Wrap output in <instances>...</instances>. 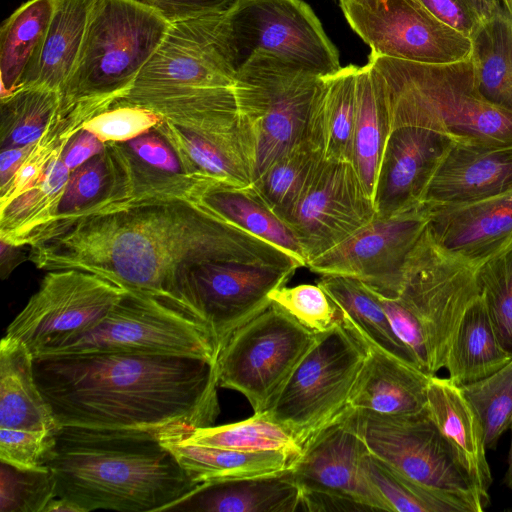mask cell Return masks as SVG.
Returning <instances> with one entry per match:
<instances>
[{"label": "cell", "instance_id": "cell-1", "mask_svg": "<svg viewBox=\"0 0 512 512\" xmlns=\"http://www.w3.org/2000/svg\"><path fill=\"white\" fill-rule=\"evenodd\" d=\"M29 260L45 271L99 275L190 316L180 290L181 276L190 266L238 262L302 267L282 249L177 196L133 198L76 218L37 238L29 246Z\"/></svg>", "mask_w": 512, "mask_h": 512}, {"label": "cell", "instance_id": "cell-2", "mask_svg": "<svg viewBox=\"0 0 512 512\" xmlns=\"http://www.w3.org/2000/svg\"><path fill=\"white\" fill-rule=\"evenodd\" d=\"M33 365L60 427L143 431L164 441L212 426L220 413L216 363L204 359L89 353Z\"/></svg>", "mask_w": 512, "mask_h": 512}, {"label": "cell", "instance_id": "cell-3", "mask_svg": "<svg viewBox=\"0 0 512 512\" xmlns=\"http://www.w3.org/2000/svg\"><path fill=\"white\" fill-rule=\"evenodd\" d=\"M46 467L56 496L79 512L168 511L202 487L157 436L143 431L62 426Z\"/></svg>", "mask_w": 512, "mask_h": 512}, {"label": "cell", "instance_id": "cell-4", "mask_svg": "<svg viewBox=\"0 0 512 512\" xmlns=\"http://www.w3.org/2000/svg\"><path fill=\"white\" fill-rule=\"evenodd\" d=\"M225 10L171 24L124 102L191 126L236 114L237 67Z\"/></svg>", "mask_w": 512, "mask_h": 512}, {"label": "cell", "instance_id": "cell-5", "mask_svg": "<svg viewBox=\"0 0 512 512\" xmlns=\"http://www.w3.org/2000/svg\"><path fill=\"white\" fill-rule=\"evenodd\" d=\"M368 62L381 86L390 132L415 126L457 142L512 144V112L481 95L471 56L449 64H424L370 53Z\"/></svg>", "mask_w": 512, "mask_h": 512}, {"label": "cell", "instance_id": "cell-6", "mask_svg": "<svg viewBox=\"0 0 512 512\" xmlns=\"http://www.w3.org/2000/svg\"><path fill=\"white\" fill-rule=\"evenodd\" d=\"M170 24L137 0H93L61 103L125 96Z\"/></svg>", "mask_w": 512, "mask_h": 512}, {"label": "cell", "instance_id": "cell-7", "mask_svg": "<svg viewBox=\"0 0 512 512\" xmlns=\"http://www.w3.org/2000/svg\"><path fill=\"white\" fill-rule=\"evenodd\" d=\"M320 78L263 52L253 53L237 70L233 91L252 155L253 180L305 140Z\"/></svg>", "mask_w": 512, "mask_h": 512}, {"label": "cell", "instance_id": "cell-8", "mask_svg": "<svg viewBox=\"0 0 512 512\" xmlns=\"http://www.w3.org/2000/svg\"><path fill=\"white\" fill-rule=\"evenodd\" d=\"M353 418L371 455L454 512H481L488 506L426 407L405 414L353 409Z\"/></svg>", "mask_w": 512, "mask_h": 512}, {"label": "cell", "instance_id": "cell-9", "mask_svg": "<svg viewBox=\"0 0 512 512\" xmlns=\"http://www.w3.org/2000/svg\"><path fill=\"white\" fill-rule=\"evenodd\" d=\"M89 353H125L200 358L216 363L208 326L164 302L126 291L91 329L38 351L34 358Z\"/></svg>", "mask_w": 512, "mask_h": 512}, {"label": "cell", "instance_id": "cell-10", "mask_svg": "<svg viewBox=\"0 0 512 512\" xmlns=\"http://www.w3.org/2000/svg\"><path fill=\"white\" fill-rule=\"evenodd\" d=\"M367 353V346L342 320L319 333L267 415L303 449L349 407V397Z\"/></svg>", "mask_w": 512, "mask_h": 512}, {"label": "cell", "instance_id": "cell-11", "mask_svg": "<svg viewBox=\"0 0 512 512\" xmlns=\"http://www.w3.org/2000/svg\"><path fill=\"white\" fill-rule=\"evenodd\" d=\"M317 338V333L271 303L220 349L219 387L241 393L254 413L266 412Z\"/></svg>", "mask_w": 512, "mask_h": 512}, {"label": "cell", "instance_id": "cell-12", "mask_svg": "<svg viewBox=\"0 0 512 512\" xmlns=\"http://www.w3.org/2000/svg\"><path fill=\"white\" fill-rule=\"evenodd\" d=\"M225 16L237 70L255 52L319 77L341 69L337 49L303 0H234Z\"/></svg>", "mask_w": 512, "mask_h": 512}, {"label": "cell", "instance_id": "cell-13", "mask_svg": "<svg viewBox=\"0 0 512 512\" xmlns=\"http://www.w3.org/2000/svg\"><path fill=\"white\" fill-rule=\"evenodd\" d=\"M368 450L350 406L303 447L290 468L301 489V507L321 511H387L363 466Z\"/></svg>", "mask_w": 512, "mask_h": 512}, {"label": "cell", "instance_id": "cell-14", "mask_svg": "<svg viewBox=\"0 0 512 512\" xmlns=\"http://www.w3.org/2000/svg\"><path fill=\"white\" fill-rule=\"evenodd\" d=\"M476 268L440 248L426 228L407 260L398 298L422 325L434 375L445 366L462 315L480 295Z\"/></svg>", "mask_w": 512, "mask_h": 512}, {"label": "cell", "instance_id": "cell-15", "mask_svg": "<svg viewBox=\"0 0 512 512\" xmlns=\"http://www.w3.org/2000/svg\"><path fill=\"white\" fill-rule=\"evenodd\" d=\"M350 27L372 54L424 64L466 60L472 40L418 0H339Z\"/></svg>", "mask_w": 512, "mask_h": 512}, {"label": "cell", "instance_id": "cell-16", "mask_svg": "<svg viewBox=\"0 0 512 512\" xmlns=\"http://www.w3.org/2000/svg\"><path fill=\"white\" fill-rule=\"evenodd\" d=\"M296 267L238 262L190 266L180 290L188 312L211 331L218 353L232 334L270 306V293L294 275Z\"/></svg>", "mask_w": 512, "mask_h": 512}, {"label": "cell", "instance_id": "cell-17", "mask_svg": "<svg viewBox=\"0 0 512 512\" xmlns=\"http://www.w3.org/2000/svg\"><path fill=\"white\" fill-rule=\"evenodd\" d=\"M127 290L90 272L47 271L5 335L38 351L97 325Z\"/></svg>", "mask_w": 512, "mask_h": 512}, {"label": "cell", "instance_id": "cell-18", "mask_svg": "<svg viewBox=\"0 0 512 512\" xmlns=\"http://www.w3.org/2000/svg\"><path fill=\"white\" fill-rule=\"evenodd\" d=\"M375 217L373 199L352 163L321 158L284 221L300 243L307 265Z\"/></svg>", "mask_w": 512, "mask_h": 512}, {"label": "cell", "instance_id": "cell-19", "mask_svg": "<svg viewBox=\"0 0 512 512\" xmlns=\"http://www.w3.org/2000/svg\"><path fill=\"white\" fill-rule=\"evenodd\" d=\"M420 206L390 217L376 216L349 239L309 261L320 275H342L363 282L378 294L398 297L407 260L427 225Z\"/></svg>", "mask_w": 512, "mask_h": 512}, {"label": "cell", "instance_id": "cell-20", "mask_svg": "<svg viewBox=\"0 0 512 512\" xmlns=\"http://www.w3.org/2000/svg\"><path fill=\"white\" fill-rule=\"evenodd\" d=\"M453 139L428 128L404 126L386 140L373 194L378 217H390L421 205L439 162Z\"/></svg>", "mask_w": 512, "mask_h": 512}, {"label": "cell", "instance_id": "cell-21", "mask_svg": "<svg viewBox=\"0 0 512 512\" xmlns=\"http://www.w3.org/2000/svg\"><path fill=\"white\" fill-rule=\"evenodd\" d=\"M426 230L452 256L474 266L512 245V190L455 205H425Z\"/></svg>", "mask_w": 512, "mask_h": 512}, {"label": "cell", "instance_id": "cell-22", "mask_svg": "<svg viewBox=\"0 0 512 512\" xmlns=\"http://www.w3.org/2000/svg\"><path fill=\"white\" fill-rule=\"evenodd\" d=\"M154 129L174 148L188 175L251 185L253 160L238 115L194 126L163 118Z\"/></svg>", "mask_w": 512, "mask_h": 512}, {"label": "cell", "instance_id": "cell-23", "mask_svg": "<svg viewBox=\"0 0 512 512\" xmlns=\"http://www.w3.org/2000/svg\"><path fill=\"white\" fill-rule=\"evenodd\" d=\"M509 190H512V144L453 141L431 177L421 204H463Z\"/></svg>", "mask_w": 512, "mask_h": 512}, {"label": "cell", "instance_id": "cell-24", "mask_svg": "<svg viewBox=\"0 0 512 512\" xmlns=\"http://www.w3.org/2000/svg\"><path fill=\"white\" fill-rule=\"evenodd\" d=\"M427 411L480 495L489 502L492 482L480 420L459 386L432 376L427 387Z\"/></svg>", "mask_w": 512, "mask_h": 512}, {"label": "cell", "instance_id": "cell-25", "mask_svg": "<svg viewBox=\"0 0 512 512\" xmlns=\"http://www.w3.org/2000/svg\"><path fill=\"white\" fill-rule=\"evenodd\" d=\"M367 357L349 397V406L379 414H405L426 407L429 376L389 353L367 345Z\"/></svg>", "mask_w": 512, "mask_h": 512}, {"label": "cell", "instance_id": "cell-26", "mask_svg": "<svg viewBox=\"0 0 512 512\" xmlns=\"http://www.w3.org/2000/svg\"><path fill=\"white\" fill-rule=\"evenodd\" d=\"M191 199L241 230L282 249L306 267V258L294 232L251 186L206 179L196 186Z\"/></svg>", "mask_w": 512, "mask_h": 512}, {"label": "cell", "instance_id": "cell-27", "mask_svg": "<svg viewBox=\"0 0 512 512\" xmlns=\"http://www.w3.org/2000/svg\"><path fill=\"white\" fill-rule=\"evenodd\" d=\"M358 68L355 65L341 67L320 78L305 140L323 159L351 162Z\"/></svg>", "mask_w": 512, "mask_h": 512}, {"label": "cell", "instance_id": "cell-28", "mask_svg": "<svg viewBox=\"0 0 512 512\" xmlns=\"http://www.w3.org/2000/svg\"><path fill=\"white\" fill-rule=\"evenodd\" d=\"M301 489L290 469L202 486L172 510L198 512H294Z\"/></svg>", "mask_w": 512, "mask_h": 512}, {"label": "cell", "instance_id": "cell-29", "mask_svg": "<svg viewBox=\"0 0 512 512\" xmlns=\"http://www.w3.org/2000/svg\"><path fill=\"white\" fill-rule=\"evenodd\" d=\"M34 357L20 341L0 342V427L57 431L60 426L41 393L34 374Z\"/></svg>", "mask_w": 512, "mask_h": 512}, {"label": "cell", "instance_id": "cell-30", "mask_svg": "<svg viewBox=\"0 0 512 512\" xmlns=\"http://www.w3.org/2000/svg\"><path fill=\"white\" fill-rule=\"evenodd\" d=\"M53 10L54 0H29L2 24L0 99L31 84Z\"/></svg>", "mask_w": 512, "mask_h": 512}, {"label": "cell", "instance_id": "cell-31", "mask_svg": "<svg viewBox=\"0 0 512 512\" xmlns=\"http://www.w3.org/2000/svg\"><path fill=\"white\" fill-rule=\"evenodd\" d=\"M188 475L202 486L282 473L300 454L286 451L241 452L196 445L182 439L162 441Z\"/></svg>", "mask_w": 512, "mask_h": 512}, {"label": "cell", "instance_id": "cell-32", "mask_svg": "<svg viewBox=\"0 0 512 512\" xmlns=\"http://www.w3.org/2000/svg\"><path fill=\"white\" fill-rule=\"evenodd\" d=\"M512 360L500 344L485 302L477 296L467 307L453 336L444 368L457 386L486 378Z\"/></svg>", "mask_w": 512, "mask_h": 512}, {"label": "cell", "instance_id": "cell-33", "mask_svg": "<svg viewBox=\"0 0 512 512\" xmlns=\"http://www.w3.org/2000/svg\"><path fill=\"white\" fill-rule=\"evenodd\" d=\"M318 284L339 308L343 324L364 344L377 347L416 368L411 355L394 334L372 289L358 279L342 275H322Z\"/></svg>", "mask_w": 512, "mask_h": 512}, {"label": "cell", "instance_id": "cell-34", "mask_svg": "<svg viewBox=\"0 0 512 512\" xmlns=\"http://www.w3.org/2000/svg\"><path fill=\"white\" fill-rule=\"evenodd\" d=\"M355 97L351 163L373 199L379 164L390 129L381 86L369 62L357 70Z\"/></svg>", "mask_w": 512, "mask_h": 512}, {"label": "cell", "instance_id": "cell-35", "mask_svg": "<svg viewBox=\"0 0 512 512\" xmlns=\"http://www.w3.org/2000/svg\"><path fill=\"white\" fill-rule=\"evenodd\" d=\"M92 4L93 0H54L52 18L29 86L62 94L76 64Z\"/></svg>", "mask_w": 512, "mask_h": 512}, {"label": "cell", "instance_id": "cell-36", "mask_svg": "<svg viewBox=\"0 0 512 512\" xmlns=\"http://www.w3.org/2000/svg\"><path fill=\"white\" fill-rule=\"evenodd\" d=\"M70 173L61 156L56 157L36 182L0 204V240L29 246L52 219Z\"/></svg>", "mask_w": 512, "mask_h": 512}, {"label": "cell", "instance_id": "cell-37", "mask_svg": "<svg viewBox=\"0 0 512 512\" xmlns=\"http://www.w3.org/2000/svg\"><path fill=\"white\" fill-rule=\"evenodd\" d=\"M471 40L479 92L491 104L512 112V16L500 7Z\"/></svg>", "mask_w": 512, "mask_h": 512}, {"label": "cell", "instance_id": "cell-38", "mask_svg": "<svg viewBox=\"0 0 512 512\" xmlns=\"http://www.w3.org/2000/svg\"><path fill=\"white\" fill-rule=\"evenodd\" d=\"M122 200L113 160L105 146L101 153L71 171L52 219L32 243L43 234L76 218L98 212Z\"/></svg>", "mask_w": 512, "mask_h": 512}, {"label": "cell", "instance_id": "cell-39", "mask_svg": "<svg viewBox=\"0 0 512 512\" xmlns=\"http://www.w3.org/2000/svg\"><path fill=\"white\" fill-rule=\"evenodd\" d=\"M0 147L37 142L56 117L61 94L41 86L23 87L1 98Z\"/></svg>", "mask_w": 512, "mask_h": 512}, {"label": "cell", "instance_id": "cell-40", "mask_svg": "<svg viewBox=\"0 0 512 512\" xmlns=\"http://www.w3.org/2000/svg\"><path fill=\"white\" fill-rule=\"evenodd\" d=\"M182 440L241 452H302L296 439L266 412L254 413L248 419L235 423L196 428Z\"/></svg>", "mask_w": 512, "mask_h": 512}, {"label": "cell", "instance_id": "cell-41", "mask_svg": "<svg viewBox=\"0 0 512 512\" xmlns=\"http://www.w3.org/2000/svg\"><path fill=\"white\" fill-rule=\"evenodd\" d=\"M320 159V155L304 140L275 159L250 186L284 220Z\"/></svg>", "mask_w": 512, "mask_h": 512}, {"label": "cell", "instance_id": "cell-42", "mask_svg": "<svg viewBox=\"0 0 512 512\" xmlns=\"http://www.w3.org/2000/svg\"><path fill=\"white\" fill-rule=\"evenodd\" d=\"M459 387L480 420L487 450L494 449L512 424V360L492 375Z\"/></svg>", "mask_w": 512, "mask_h": 512}, {"label": "cell", "instance_id": "cell-43", "mask_svg": "<svg viewBox=\"0 0 512 512\" xmlns=\"http://www.w3.org/2000/svg\"><path fill=\"white\" fill-rule=\"evenodd\" d=\"M476 280L496 336L512 356V245L479 264Z\"/></svg>", "mask_w": 512, "mask_h": 512}, {"label": "cell", "instance_id": "cell-44", "mask_svg": "<svg viewBox=\"0 0 512 512\" xmlns=\"http://www.w3.org/2000/svg\"><path fill=\"white\" fill-rule=\"evenodd\" d=\"M365 473L391 512H454L369 452L364 457Z\"/></svg>", "mask_w": 512, "mask_h": 512}, {"label": "cell", "instance_id": "cell-45", "mask_svg": "<svg viewBox=\"0 0 512 512\" xmlns=\"http://www.w3.org/2000/svg\"><path fill=\"white\" fill-rule=\"evenodd\" d=\"M269 298L271 303L317 334L332 329L341 321L339 308L318 283L284 285L273 290Z\"/></svg>", "mask_w": 512, "mask_h": 512}, {"label": "cell", "instance_id": "cell-46", "mask_svg": "<svg viewBox=\"0 0 512 512\" xmlns=\"http://www.w3.org/2000/svg\"><path fill=\"white\" fill-rule=\"evenodd\" d=\"M0 511L44 512L56 497L54 479L47 469L20 470L1 462Z\"/></svg>", "mask_w": 512, "mask_h": 512}, {"label": "cell", "instance_id": "cell-47", "mask_svg": "<svg viewBox=\"0 0 512 512\" xmlns=\"http://www.w3.org/2000/svg\"><path fill=\"white\" fill-rule=\"evenodd\" d=\"M163 121L153 110L116 99L110 106L89 118L83 128L103 143H123L152 129Z\"/></svg>", "mask_w": 512, "mask_h": 512}, {"label": "cell", "instance_id": "cell-48", "mask_svg": "<svg viewBox=\"0 0 512 512\" xmlns=\"http://www.w3.org/2000/svg\"><path fill=\"white\" fill-rule=\"evenodd\" d=\"M55 432L0 427V461L20 470H44Z\"/></svg>", "mask_w": 512, "mask_h": 512}, {"label": "cell", "instance_id": "cell-49", "mask_svg": "<svg viewBox=\"0 0 512 512\" xmlns=\"http://www.w3.org/2000/svg\"><path fill=\"white\" fill-rule=\"evenodd\" d=\"M376 294L394 334L411 355L415 367L434 376L428 342L419 320L398 297Z\"/></svg>", "mask_w": 512, "mask_h": 512}, {"label": "cell", "instance_id": "cell-50", "mask_svg": "<svg viewBox=\"0 0 512 512\" xmlns=\"http://www.w3.org/2000/svg\"><path fill=\"white\" fill-rule=\"evenodd\" d=\"M447 25L472 37L489 18L481 0H418Z\"/></svg>", "mask_w": 512, "mask_h": 512}, {"label": "cell", "instance_id": "cell-51", "mask_svg": "<svg viewBox=\"0 0 512 512\" xmlns=\"http://www.w3.org/2000/svg\"><path fill=\"white\" fill-rule=\"evenodd\" d=\"M170 25L227 9L234 0H137Z\"/></svg>", "mask_w": 512, "mask_h": 512}, {"label": "cell", "instance_id": "cell-52", "mask_svg": "<svg viewBox=\"0 0 512 512\" xmlns=\"http://www.w3.org/2000/svg\"><path fill=\"white\" fill-rule=\"evenodd\" d=\"M106 144L93 133L82 128L66 144L61 159L72 171L105 149Z\"/></svg>", "mask_w": 512, "mask_h": 512}, {"label": "cell", "instance_id": "cell-53", "mask_svg": "<svg viewBox=\"0 0 512 512\" xmlns=\"http://www.w3.org/2000/svg\"><path fill=\"white\" fill-rule=\"evenodd\" d=\"M33 144L1 149L0 153V190L13 179L19 167L30 153Z\"/></svg>", "mask_w": 512, "mask_h": 512}, {"label": "cell", "instance_id": "cell-54", "mask_svg": "<svg viewBox=\"0 0 512 512\" xmlns=\"http://www.w3.org/2000/svg\"><path fill=\"white\" fill-rule=\"evenodd\" d=\"M24 247L0 240V276L2 280L8 278L24 261L29 260V251L25 252Z\"/></svg>", "mask_w": 512, "mask_h": 512}, {"label": "cell", "instance_id": "cell-55", "mask_svg": "<svg viewBox=\"0 0 512 512\" xmlns=\"http://www.w3.org/2000/svg\"><path fill=\"white\" fill-rule=\"evenodd\" d=\"M44 512H79L76 506L58 496L45 507Z\"/></svg>", "mask_w": 512, "mask_h": 512}, {"label": "cell", "instance_id": "cell-56", "mask_svg": "<svg viewBox=\"0 0 512 512\" xmlns=\"http://www.w3.org/2000/svg\"><path fill=\"white\" fill-rule=\"evenodd\" d=\"M510 429L512 431V424L510 426ZM504 483L512 491V434H511V444H510L509 457H508V469H507L506 475L504 477Z\"/></svg>", "mask_w": 512, "mask_h": 512}, {"label": "cell", "instance_id": "cell-57", "mask_svg": "<svg viewBox=\"0 0 512 512\" xmlns=\"http://www.w3.org/2000/svg\"><path fill=\"white\" fill-rule=\"evenodd\" d=\"M500 2L503 5L504 9H506L512 16V0H500Z\"/></svg>", "mask_w": 512, "mask_h": 512}]
</instances>
